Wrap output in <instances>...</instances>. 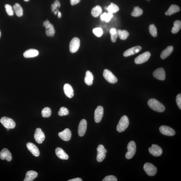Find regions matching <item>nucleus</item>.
<instances>
[{
	"instance_id": "nucleus-1",
	"label": "nucleus",
	"mask_w": 181,
	"mask_h": 181,
	"mask_svg": "<svg viewBox=\"0 0 181 181\" xmlns=\"http://www.w3.org/2000/svg\"><path fill=\"white\" fill-rule=\"evenodd\" d=\"M148 104L149 106L155 111L162 113L165 111L164 106L155 99H150L148 101Z\"/></svg>"
},
{
	"instance_id": "nucleus-2",
	"label": "nucleus",
	"mask_w": 181,
	"mask_h": 181,
	"mask_svg": "<svg viewBox=\"0 0 181 181\" xmlns=\"http://www.w3.org/2000/svg\"><path fill=\"white\" fill-rule=\"evenodd\" d=\"M129 124L128 118L126 115L122 116L117 124L116 130L118 132L121 133L125 131Z\"/></svg>"
},
{
	"instance_id": "nucleus-3",
	"label": "nucleus",
	"mask_w": 181,
	"mask_h": 181,
	"mask_svg": "<svg viewBox=\"0 0 181 181\" xmlns=\"http://www.w3.org/2000/svg\"><path fill=\"white\" fill-rule=\"evenodd\" d=\"M128 151L126 154V157L127 159H130L134 156L136 151V146L135 142L133 141H130L128 144Z\"/></svg>"
},
{
	"instance_id": "nucleus-4",
	"label": "nucleus",
	"mask_w": 181,
	"mask_h": 181,
	"mask_svg": "<svg viewBox=\"0 0 181 181\" xmlns=\"http://www.w3.org/2000/svg\"><path fill=\"white\" fill-rule=\"evenodd\" d=\"M103 75L106 80L109 83L115 84L117 82V78L110 70H104L103 71Z\"/></svg>"
},
{
	"instance_id": "nucleus-5",
	"label": "nucleus",
	"mask_w": 181,
	"mask_h": 181,
	"mask_svg": "<svg viewBox=\"0 0 181 181\" xmlns=\"http://www.w3.org/2000/svg\"><path fill=\"white\" fill-rule=\"evenodd\" d=\"M0 122L6 128L13 129L16 126V123L12 118L3 117L1 118Z\"/></svg>"
},
{
	"instance_id": "nucleus-6",
	"label": "nucleus",
	"mask_w": 181,
	"mask_h": 181,
	"mask_svg": "<svg viewBox=\"0 0 181 181\" xmlns=\"http://www.w3.org/2000/svg\"><path fill=\"white\" fill-rule=\"evenodd\" d=\"M143 168L144 171L148 175L153 176L157 173L156 167L151 163H146L144 166Z\"/></svg>"
},
{
	"instance_id": "nucleus-7",
	"label": "nucleus",
	"mask_w": 181,
	"mask_h": 181,
	"mask_svg": "<svg viewBox=\"0 0 181 181\" xmlns=\"http://www.w3.org/2000/svg\"><path fill=\"white\" fill-rule=\"evenodd\" d=\"M97 160L98 162H102L105 159L106 155V153L107 152V151L105 149L104 146L102 145H99L97 148Z\"/></svg>"
},
{
	"instance_id": "nucleus-8",
	"label": "nucleus",
	"mask_w": 181,
	"mask_h": 181,
	"mask_svg": "<svg viewBox=\"0 0 181 181\" xmlns=\"http://www.w3.org/2000/svg\"><path fill=\"white\" fill-rule=\"evenodd\" d=\"M80 40L78 38L75 37L70 41V50L71 53H74L78 51L80 46Z\"/></svg>"
},
{
	"instance_id": "nucleus-9",
	"label": "nucleus",
	"mask_w": 181,
	"mask_h": 181,
	"mask_svg": "<svg viewBox=\"0 0 181 181\" xmlns=\"http://www.w3.org/2000/svg\"><path fill=\"white\" fill-rule=\"evenodd\" d=\"M151 56L149 52L146 51L139 55L135 60V63L137 64H143L147 61Z\"/></svg>"
},
{
	"instance_id": "nucleus-10",
	"label": "nucleus",
	"mask_w": 181,
	"mask_h": 181,
	"mask_svg": "<svg viewBox=\"0 0 181 181\" xmlns=\"http://www.w3.org/2000/svg\"><path fill=\"white\" fill-rule=\"evenodd\" d=\"M149 151L151 154L155 157L160 156L162 153V150L161 148L156 144H153L151 147L149 149Z\"/></svg>"
},
{
	"instance_id": "nucleus-11",
	"label": "nucleus",
	"mask_w": 181,
	"mask_h": 181,
	"mask_svg": "<svg viewBox=\"0 0 181 181\" xmlns=\"http://www.w3.org/2000/svg\"><path fill=\"white\" fill-rule=\"evenodd\" d=\"M104 113V109L101 106H99L97 108L95 111L94 120L96 123H99L101 121L103 117Z\"/></svg>"
},
{
	"instance_id": "nucleus-12",
	"label": "nucleus",
	"mask_w": 181,
	"mask_h": 181,
	"mask_svg": "<svg viewBox=\"0 0 181 181\" xmlns=\"http://www.w3.org/2000/svg\"><path fill=\"white\" fill-rule=\"evenodd\" d=\"M161 133L164 135L172 136L175 135V131L171 127L166 126H161L159 128Z\"/></svg>"
},
{
	"instance_id": "nucleus-13",
	"label": "nucleus",
	"mask_w": 181,
	"mask_h": 181,
	"mask_svg": "<svg viewBox=\"0 0 181 181\" xmlns=\"http://www.w3.org/2000/svg\"><path fill=\"white\" fill-rule=\"evenodd\" d=\"M34 137L36 141L39 144H42L45 139L44 133L40 128L36 129Z\"/></svg>"
},
{
	"instance_id": "nucleus-14",
	"label": "nucleus",
	"mask_w": 181,
	"mask_h": 181,
	"mask_svg": "<svg viewBox=\"0 0 181 181\" xmlns=\"http://www.w3.org/2000/svg\"><path fill=\"white\" fill-rule=\"evenodd\" d=\"M153 75L155 78L160 80H164L166 78L165 70L162 68H159L155 70L153 73Z\"/></svg>"
},
{
	"instance_id": "nucleus-15",
	"label": "nucleus",
	"mask_w": 181,
	"mask_h": 181,
	"mask_svg": "<svg viewBox=\"0 0 181 181\" xmlns=\"http://www.w3.org/2000/svg\"><path fill=\"white\" fill-rule=\"evenodd\" d=\"M87 128V122L85 119L82 120L79 124L78 129L79 136L83 137L85 135Z\"/></svg>"
},
{
	"instance_id": "nucleus-16",
	"label": "nucleus",
	"mask_w": 181,
	"mask_h": 181,
	"mask_svg": "<svg viewBox=\"0 0 181 181\" xmlns=\"http://www.w3.org/2000/svg\"><path fill=\"white\" fill-rule=\"evenodd\" d=\"M59 137L63 140L68 141L70 140L72 133L69 129L66 128L64 131L59 133Z\"/></svg>"
},
{
	"instance_id": "nucleus-17",
	"label": "nucleus",
	"mask_w": 181,
	"mask_h": 181,
	"mask_svg": "<svg viewBox=\"0 0 181 181\" xmlns=\"http://www.w3.org/2000/svg\"><path fill=\"white\" fill-rule=\"evenodd\" d=\"M0 158L2 160L10 161L12 159V154L7 149L4 148L0 153Z\"/></svg>"
},
{
	"instance_id": "nucleus-18",
	"label": "nucleus",
	"mask_w": 181,
	"mask_h": 181,
	"mask_svg": "<svg viewBox=\"0 0 181 181\" xmlns=\"http://www.w3.org/2000/svg\"><path fill=\"white\" fill-rule=\"evenodd\" d=\"M28 149L34 156L38 157L40 155L39 150L35 145L31 142H29L27 144Z\"/></svg>"
},
{
	"instance_id": "nucleus-19",
	"label": "nucleus",
	"mask_w": 181,
	"mask_h": 181,
	"mask_svg": "<svg viewBox=\"0 0 181 181\" xmlns=\"http://www.w3.org/2000/svg\"><path fill=\"white\" fill-rule=\"evenodd\" d=\"M142 47L140 46H136L128 49L124 52L123 55L125 57H128L138 53L141 50Z\"/></svg>"
},
{
	"instance_id": "nucleus-20",
	"label": "nucleus",
	"mask_w": 181,
	"mask_h": 181,
	"mask_svg": "<svg viewBox=\"0 0 181 181\" xmlns=\"http://www.w3.org/2000/svg\"><path fill=\"white\" fill-rule=\"evenodd\" d=\"M64 90L66 95L69 98H72L74 95V90L69 84H64Z\"/></svg>"
},
{
	"instance_id": "nucleus-21",
	"label": "nucleus",
	"mask_w": 181,
	"mask_h": 181,
	"mask_svg": "<svg viewBox=\"0 0 181 181\" xmlns=\"http://www.w3.org/2000/svg\"><path fill=\"white\" fill-rule=\"evenodd\" d=\"M39 53V51L36 49H31L25 51L23 54V55L25 58H32L37 56Z\"/></svg>"
},
{
	"instance_id": "nucleus-22",
	"label": "nucleus",
	"mask_w": 181,
	"mask_h": 181,
	"mask_svg": "<svg viewBox=\"0 0 181 181\" xmlns=\"http://www.w3.org/2000/svg\"><path fill=\"white\" fill-rule=\"evenodd\" d=\"M55 153L57 156L60 159L67 160L68 158V155L61 148L58 147L56 148Z\"/></svg>"
},
{
	"instance_id": "nucleus-23",
	"label": "nucleus",
	"mask_w": 181,
	"mask_h": 181,
	"mask_svg": "<svg viewBox=\"0 0 181 181\" xmlns=\"http://www.w3.org/2000/svg\"><path fill=\"white\" fill-rule=\"evenodd\" d=\"M180 8L178 6L175 5H172L170 6L169 9L165 12V15L171 16L172 15L179 12Z\"/></svg>"
},
{
	"instance_id": "nucleus-24",
	"label": "nucleus",
	"mask_w": 181,
	"mask_h": 181,
	"mask_svg": "<svg viewBox=\"0 0 181 181\" xmlns=\"http://www.w3.org/2000/svg\"><path fill=\"white\" fill-rule=\"evenodd\" d=\"M173 50V47L171 46H169L162 52L160 57L162 59H164L166 58L171 54Z\"/></svg>"
},
{
	"instance_id": "nucleus-25",
	"label": "nucleus",
	"mask_w": 181,
	"mask_h": 181,
	"mask_svg": "<svg viewBox=\"0 0 181 181\" xmlns=\"http://www.w3.org/2000/svg\"><path fill=\"white\" fill-rule=\"evenodd\" d=\"M38 173L36 171H28L26 174L24 181H32L37 176Z\"/></svg>"
},
{
	"instance_id": "nucleus-26",
	"label": "nucleus",
	"mask_w": 181,
	"mask_h": 181,
	"mask_svg": "<svg viewBox=\"0 0 181 181\" xmlns=\"http://www.w3.org/2000/svg\"><path fill=\"white\" fill-rule=\"evenodd\" d=\"M94 79L93 75L91 72L88 70L86 72L85 78V82L86 84L88 85H91Z\"/></svg>"
},
{
	"instance_id": "nucleus-27",
	"label": "nucleus",
	"mask_w": 181,
	"mask_h": 181,
	"mask_svg": "<svg viewBox=\"0 0 181 181\" xmlns=\"http://www.w3.org/2000/svg\"><path fill=\"white\" fill-rule=\"evenodd\" d=\"M13 8L17 16L21 17L23 16V10L20 4L18 3L15 4L13 6Z\"/></svg>"
},
{
	"instance_id": "nucleus-28",
	"label": "nucleus",
	"mask_w": 181,
	"mask_h": 181,
	"mask_svg": "<svg viewBox=\"0 0 181 181\" xmlns=\"http://www.w3.org/2000/svg\"><path fill=\"white\" fill-rule=\"evenodd\" d=\"M118 36L120 39L124 40L126 39L129 35L128 32L126 30H118L117 31Z\"/></svg>"
},
{
	"instance_id": "nucleus-29",
	"label": "nucleus",
	"mask_w": 181,
	"mask_h": 181,
	"mask_svg": "<svg viewBox=\"0 0 181 181\" xmlns=\"http://www.w3.org/2000/svg\"><path fill=\"white\" fill-rule=\"evenodd\" d=\"M181 22L180 20H176L173 23V27L171 30L172 33L176 34L181 29Z\"/></svg>"
},
{
	"instance_id": "nucleus-30",
	"label": "nucleus",
	"mask_w": 181,
	"mask_h": 181,
	"mask_svg": "<svg viewBox=\"0 0 181 181\" xmlns=\"http://www.w3.org/2000/svg\"><path fill=\"white\" fill-rule=\"evenodd\" d=\"M102 12V8L100 6H97L93 8L91 10V14L94 17H97Z\"/></svg>"
},
{
	"instance_id": "nucleus-31",
	"label": "nucleus",
	"mask_w": 181,
	"mask_h": 181,
	"mask_svg": "<svg viewBox=\"0 0 181 181\" xmlns=\"http://www.w3.org/2000/svg\"><path fill=\"white\" fill-rule=\"evenodd\" d=\"M143 13V11L138 6L133 8V11L131 13V15L133 17H137L141 16Z\"/></svg>"
},
{
	"instance_id": "nucleus-32",
	"label": "nucleus",
	"mask_w": 181,
	"mask_h": 181,
	"mask_svg": "<svg viewBox=\"0 0 181 181\" xmlns=\"http://www.w3.org/2000/svg\"><path fill=\"white\" fill-rule=\"evenodd\" d=\"M107 10L109 12L113 14L117 12L119 10V8L118 6L113 3H111L108 7L107 8Z\"/></svg>"
},
{
	"instance_id": "nucleus-33",
	"label": "nucleus",
	"mask_w": 181,
	"mask_h": 181,
	"mask_svg": "<svg viewBox=\"0 0 181 181\" xmlns=\"http://www.w3.org/2000/svg\"><path fill=\"white\" fill-rule=\"evenodd\" d=\"M111 34V39L112 42H115L118 37L117 31L115 28H112L110 31Z\"/></svg>"
},
{
	"instance_id": "nucleus-34",
	"label": "nucleus",
	"mask_w": 181,
	"mask_h": 181,
	"mask_svg": "<svg viewBox=\"0 0 181 181\" xmlns=\"http://www.w3.org/2000/svg\"><path fill=\"white\" fill-rule=\"evenodd\" d=\"M43 117L47 118L50 117L51 114V109L48 107H46L42 110L41 112Z\"/></svg>"
},
{
	"instance_id": "nucleus-35",
	"label": "nucleus",
	"mask_w": 181,
	"mask_h": 181,
	"mask_svg": "<svg viewBox=\"0 0 181 181\" xmlns=\"http://www.w3.org/2000/svg\"><path fill=\"white\" fill-rule=\"evenodd\" d=\"M150 33L154 37H156L157 35V29L155 26L154 24L150 25L149 27Z\"/></svg>"
},
{
	"instance_id": "nucleus-36",
	"label": "nucleus",
	"mask_w": 181,
	"mask_h": 181,
	"mask_svg": "<svg viewBox=\"0 0 181 181\" xmlns=\"http://www.w3.org/2000/svg\"><path fill=\"white\" fill-rule=\"evenodd\" d=\"M55 33V30L53 25L51 24L50 28L46 30V35L49 37H53Z\"/></svg>"
},
{
	"instance_id": "nucleus-37",
	"label": "nucleus",
	"mask_w": 181,
	"mask_h": 181,
	"mask_svg": "<svg viewBox=\"0 0 181 181\" xmlns=\"http://www.w3.org/2000/svg\"><path fill=\"white\" fill-rule=\"evenodd\" d=\"M69 112L67 108L64 107L60 108L59 111L58 112V115L60 116H63L68 115Z\"/></svg>"
},
{
	"instance_id": "nucleus-38",
	"label": "nucleus",
	"mask_w": 181,
	"mask_h": 181,
	"mask_svg": "<svg viewBox=\"0 0 181 181\" xmlns=\"http://www.w3.org/2000/svg\"><path fill=\"white\" fill-rule=\"evenodd\" d=\"M6 11L8 15L12 16L14 15V12L12 6L8 4H6L5 5Z\"/></svg>"
},
{
	"instance_id": "nucleus-39",
	"label": "nucleus",
	"mask_w": 181,
	"mask_h": 181,
	"mask_svg": "<svg viewBox=\"0 0 181 181\" xmlns=\"http://www.w3.org/2000/svg\"><path fill=\"white\" fill-rule=\"evenodd\" d=\"M93 32L95 35L98 37H100L103 33L102 30L100 28H95L93 30Z\"/></svg>"
},
{
	"instance_id": "nucleus-40",
	"label": "nucleus",
	"mask_w": 181,
	"mask_h": 181,
	"mask_svg": "<svg viewBox=\"0 0 181 181\" xmlns=\"http://www.w3.org/2000/svg\"><path fill=\"white\" fill-rule=\"evenodd\" d=\"M103 181H117V178L116 177L113 175H111L106 176L103 179Z\"/></svg>"
},
{
	"instance_id": "nucleus-41",
	"label": "nucleus",
	"mask_w": 181,
	"mask_h": 181,
	"mask_svg": "<svg viewBox=\"0 0 181 181\" xmlns=\"http://www.w3.org/2000/svg\"><path fill=\"white\" fill-rule=\"evenodd\" d=\"M176 102L179 108L181 109V94H179L176 97Z\"/></svg>"
},
{
	"instance_id": "nucleus-42",
	"label": "nucleus",
	"mask_w": 181,
	"mask_h": 181,
	"mask_svg": "<svg viewBox=\"0 0 181 181\" xmlns=\"http://www.w3.org/2000/svg\"><path fill=\"white\" fill-rule=\"evenodd\" d=\"M113 14L109 12L108 13L106 14L104 21L106 22H108L111 20V19L113 18Z\"/></svg>"
},
{
	"instance_id": "nucleus-43",
	"label": "nucleus",
	"mask_w": 181,
	"mask_h": 181,
	"mask_svg": "<svg viewBox=\"0 0 181 181\" xmlns=\"http://www.w3.org/2000/svg\"><path fill=\"white\" fill-rule=\"evenodd\" d=\"M51 23L48 20H46L44 23V26L46 30L48 29L50 27Z\"/></svg>"
},
{
	"instance_id": "nucleus-44",
	"label": "nucleus",
	"mask_w": 181,
	"mask_h": 181,
	"mask_svg": "<svg viewBox=\"0 0 181 181\" xmlns=\"http://www.w3.org/2000/svg\"><path fill=\"white\" fill-rule=\"evenodd\" d=\"M80 1L81 0H70V3L71 5H74L79 3Z\"/></svg>"
},
{
	"instance_id": "nucleus-45",
	"label": "nucleus",
	"mask_w": 181,
	"mask_h": 181,
	"mask_svg": "<svg viewBox=\"0 0 181 181\" xmlns=\"http://www.w3.org/2000/svg\"><path fill=\"white\" fill-rule=\"evenodd\" d=\"M57 8L55 5L54 4H52L51 5V9L52 11L53 12H54L55 11L57 10Z\"/></svg>"
},
{
	"instance_id": "nucleus-46",
	"label": "nucleus",
	"mask_w": 181,
	"mask_h": 181,
	"mask_svg": "<svg viewBox=\"0 0 181 181\" xmlns=\"http://www.w3.org/2000/svg\"><path fill=\"white\" fill-rule=\"evenodd\" d=\"M54 4H55V6L57 8H59L60 6V4L59 3V0H56V1H55L54 3Z\"/></svg>"
},
{
	"instance_id": "nucleus-47",
	"label": "nucleus",
	"mask_w": 181,
	"mask_h": 181,
	"mask_svg": "<svg viewBox=\"0 0 181 181\" xmlns=\"http://www.w3.org/2000/svg\"><path fill=\"white\" fill-rule=\"evenodd\" d=\"M82 179L80 178H77L74 179H72L69 180H68V181H82Z\"/></svg>"
},
{
	"instance_id": "nucleus-48",
	"label": "nucleus",
	"mask_w": 181,
	"mask_h": 181,
	"mask_svg": "<svg viewBox=\"0 0 181 181\" xmlns=\"http://www.w3.org/2000/svg\"><path fill=\"white\" fill-rule=\"evenodd\" d=\"M106 14L107 13H106L105 12L101 15V20L102 21H104Z\"/></svg>"
},
{
	"instance_id": "nucleus-49",
	"label": "nucleus",
	"mask_w": 181,
	"mask_h": 181,
	"mask_svg": "<svg viewBox=\"0 0 181 181\" xmlns=\"http://www.w3.org/2000/svg\"><path fill=\"white\" fill-rule=\"evenodd\" d=\"M57 16L58 17V18H61V13L59 11L57 12Z\"/></svg>"
},
{
	"instance_id": "nucleus-50",
	"label": "nucleus",
	"mask_w": 181,
	"mask_h": 181,
	"mask_svg": "<svg viewBox=\"0 0 181 181\" xmlns=\"http://www.w3.org/2000/svg\"><path fill=\"white\" fill-rule=\"evenodd\" d=\"M59 10H57L55 11V12H54V14L56 15H57V12L58 11H59Z\"/></svg>"
},
{
	"instance_id": "nucleus-51",
	"label": "nucleus",
	"mask_w": 181,
	"mask_h": 181,
	"mask_svg": "<svg viewBox=\"0 0 181 181\" xmlns=\"http://www.w3.org/2000/svg\"><path fill=\"white\" fill-rule=\"evenodd\" d=\"M1 30H0V38H1Z\"/></svg>"
},
{
	"instance_id": "nucleus-52",
	"label": "nucleus",
	"mask_w": 181,
	"mask_h": 181,
	"mask_svg": "<svg viewBox=\"0 0 181 181\" xmlns=\"http://www.w3.org/2000/svg\"><path fill=\"white\" fill-rule=\"evenodd\" d=\"M23 1H29V0H23Z\"/></svg>"
},
{
	"instance_id": "nucleus-53",
	"label": "nucleus",
	"mask_w": 181,
	"mask_h": 181,
	"mask_svg": "<svg viewBox=\"0 0 181 181\" xmlns=\"http://www.w3.org/2000/svg\"><path fill=\"white\" fill-rule=\"evenodd\" d=\"M148 1H149V0H148Z\"/></svg>"
}]
</instances>
